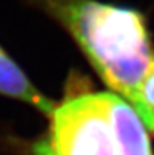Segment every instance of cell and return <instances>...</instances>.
Here are the masks:
<instances>
[{"label": "cell", "mask_w": 154, "mask_h": 155, "mask_svg": "<svg viewBox=\"0 0 154 155\" xmlns=\"http://www.w3.org/2000/svg\"><path fill=\"white\" fill-rule=\"evenodd\" d=\"M65 30L110 88L140 111L139 86L154 61L146 16L102 0H24Z\"/></svg>", "instance_id": "cell-1"}, {"label": "cell", "mask_w": 154, "mask_h": 155, "mask_svg": "<svg viewBox=\"0 0 154 155\" xmlns=\"http://www.w3.org/2000/svg\"><path fill=\"white\" fill-rule=\"evenodd\" d=\"M32 155H118L107 91H76L55 104Z\"/></svg>", "instance_id": "cell-2"}, {"label": "cell", "mask_w": 154, "mask_h": 155, "mask_svg": "<svg viewBox=\"0 0 154 155\" xmlns=\"http://www.w3.org/2000/svg\"><path fill=\"white\" fill-rule=\"evenodd\" d=\"M108 114L113 125L118 155H152L149 130L124 99L107 91Z\"/></svg>", "instance_id": "cell-3"}, {"label": "cell", "mask_w": 154, "mask_h": 155, "mask_svg": "<svg viewBox=\"0 0 154 155\" xmlns=\"http://www.w3.org/2000/svg\"><path fill=\"white\" fill-rule=\"evenodd\" d=\"M0 94L29 104L46 116H49L55 107V102H52L32 83V80L25 75V72L5 52L2 45H0Z\"/></svg>", "instance_id": "cell-4"}, {"label": "cell", "mask_w": 154, "mask_h": 155, "mask_svg": "<svg viewBox=\"0 0 154 155\" xmlns=\"http://www.w3.org/2000/svg\"><path fill=\"white\" fill-rule=\"evenodd\" d=\"M137 96L140 104L139 116L146 129L154 133V61L149 64L146 74L140 81Z\"/></svg>", "instance_id": "cell-5"}]
</instances>
